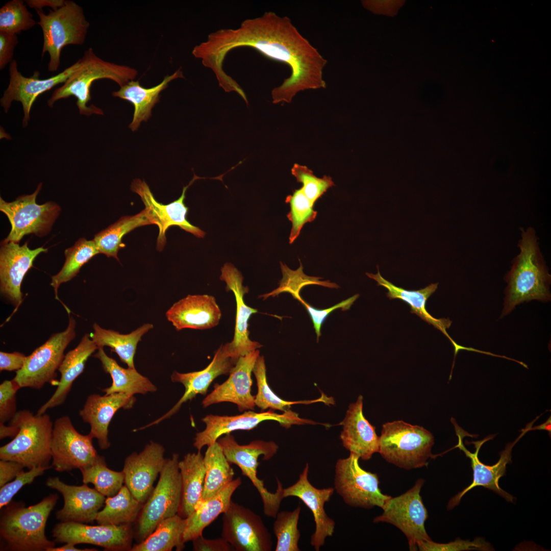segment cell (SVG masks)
I'll return each mask as SVG.
<instances>
[{
    "instance_id": "cell-1",
    "label": "cell",
    "mask_w": 551,
    "mask_h": 551,
    "mask_svg": "<svg viewBox=\"0 0 551 551\" xmlns=\"http://www.w3.org/2000/svg\"><path fill=\"white\" fill-rule=\"evenodd\" d=\"M240 46L253 47L290 68V76L272 90L273 104L290 103L300 91L326 88L323 73L327 60L289 18L272 12L246 19L236 29H220L211 33L205 41L194 47L192 53L216 78H222L226 75L222 69L225 56Z\"/></svg>"
},
{
    "instance_id": "cell-2",
    "label": "cell",
    "mask_w": 551,
    "mask_h": 551,
    "mask_svg": "<svg viewBox=\"0 0 551 551\" xmlns=\"http://www.w3.org/2000/svg\"><path fill=\"white\" fill-rule=\"evenodd\" d=\"M539 244L534 228H521L518 243L519 252L512 261L511 268L504 278L507 286L500 318L523 303L550 300L551 275Z\"/></svg>"
},
{
    "instance_id": "cell-3",
    "label": "cell",
    "mask_w": 551,
    "mask_h": 551,
    "mask_svg": "<svg viewBox=\"0 0 551 551\" xmlns=\"http://www.w3.org/2000/svg\"><path fill=\"white\" fill-rule=\"evenodd\" d=\"M58 495L50 494L39 503L25 507L10 504L2 513L0 536L7 550H46L55 546L47 539L45 528L47 518L55 506Z\"/></svg>"
},
{
    "instance_id": "cell-4",
    "label": "cell",
    "mask_w": 551,
    "mask_h": 551,
    "mask_svg": "<svg viewBox=\"0 0 551 551\" xmlns=\"http://www.w3.org/2000/svg\"><path fill=\"white\" fill-rule=\"evenodd\" d=\"M80 65L63 84L56 89L47 100L48 106L53 108L58 101L71 96H75L76 105L82 115H103V110L94 105L88 106L91 99L90 90L92 83L97 80L109 79L120 87L134 80L138 71L131 67L105 61L97 56L92 48L86 50Z\"/></svg>"
},
{
    "instance_id": "cell-5",
    "label": "cell",
    "mask_w": 551,
    "mask_h": 551,
    "mask_svg": "<svg viewBox=\"0 0 551 551\" xmlns=\"http://www.w3.org/2000/svg\"><path fill=\"white\" fill-rule=\"evenodd\" d=\"M18 432L13 439L0 447L1 460L18 462L30 469L51 467V443L54 424L44 413L35 415L29 410L16 412L10 421Z\"/></svg>"
},
{
    "instance_id": "cell-6",
    "label": "cell",
    "mask_w": 551,
    "mask_h": 551,
    "mask_svg": "<svg viewBox=\"0 0 551 551\" xmlns=\"http://www.w3.org/2000/svg\"><path fill=\"white\" fill-rule=\"evenodd\" d=\"M434 444L432 434L423 427L397 420L383 425L379 453L388 463L410 470L427 466L434 457Z\"/></svg>"
},
{
    "instance_id": "cell-7",
    "label": "cell",
    "mask_w": 551,
    "mask_h": 551,
    "mask_svg": "<svg viewBox=\"0 0 551 551\" xmlns=\"http://www.w3.org/2000/svg\"><path fill=\"white\" fill-rule=\"evenodd\" d=\"M37 22L43 33L42 56L48 53L49 61L48 71L58 70L60 65L61 52L67 45L84 44L89 27L83 8L72 1H66L63 6L49 10L48 14L36 10Z\"/></svg>"
},
{
    "instance_id": "cell-8",
    "label": "cell",
    "mask_w": 551,
    "mask_h": 551,
    "mask_svg": "<svg viewBox=\"0 0 551 551\" xmlns=\"http://www.w3.org/2000/svg\"><path fill=\"white\" fill-rule=\"evenodd\" d=\"M217 442L222 447L223 453L231 464H235L241 469L242 474L247 477L259 493L263 503V511L268 517L275 518L279 512L283 497L282 484L277 478V489L274 493L267 490L263 480L257 477L259 456L263 460L270 459L277 453L278 445L273 441L254 440L246 445H240L234 437L230 434L220 437Z\"/></svg>"
},
{
    "instance_id": "cell-9",
    "label": "cell",
    "mask_w": 551,
    "mask_h": 551,
    "mask_svg": "<svg viewBox=\"0 0 551 551\" xmlns=\"http://www.w3.org/2000/svg\"><path fill=\"white\" fill-rule=\"evenodd\" d=\"M179 455L166 460L158 482L142 507L138 519L137 538L142 541L163 520L178 514L182 497Z\"/></svg>"
},
{
    "instance_id": "cell-10",
    "label": "cell",
    "mask_w": 551,
    "mask_h": 551,
    "mask_svg": "<svg viewBox=\"0 0 551 551\" xmlns=\"http://www.w3.org/2000/svg\"><path fill=\"white\" fill-rule=\"evenodd\" d=\"M76 325L74 319L69 316L68 324L64 331L52 335L27 356L23 366L16 371L13 379L21 388L40 389L46 383L55 382L56 371L65 356L64 351L76 337Z\"/></svg>"
},
{
    "instance_id": "cell-11",
    "label": "cell",
    "mask_w": 551,
    "mask_h": 551,
    "mask_svg": "<svg viewBox=\"0 0 551 551\" xmlns=\"http://www.w3.org/2000/svg\"><path fill=\"white\" fill-rule=\"evenodd\" d=\"M359 459L356 455L350 453L347 458L337 460L334 490L349 506L382 509L391 496L382 493L377 474L363 469L359 465Z\"/></svg>"
},
{
    "instance_id": "cell-12",
    "label": "cell",
    "mask_w": 551,
    "mask_h": 551,
    "mask_svg": "<svg viewBox=\"0 0 551 551\" xmlns=\"http://www.w3.org/2000/svg\"><path fill=\"white\" fill-rule=\"evenodd\" d=\"M41 187V183L32 194L20 195L12 202L0 198V210L6 215L11 226L9 234L3 241L19 243L26 235L42 237L50 232L61 208L53 202L36 203Z\"/></svg>"
},
{
    "instance_id": "cell-13",
    "label": "cell",
    "mask_w": 551,
    "mask_h": 551,
    "mask_svg": "<svg viewBox=\"0 0 551 551\" xmlns=\"http://www.w3.org/2000/svg\"><path fill=\"white\" fill-rule=\"evenodd\" d=\"M424 483V480L419 479L405 493L391 496L382 508L383 513L373 520L374 523L387 522L399 529L407 537L410 550H416L418 543L431 539L424 527L428 513L420 494Z\"/></svg>"
},
{
    "instance_id": "cell-14",
    "label": "cell",
    "mask_w": 551,
    "mask_h": 551,
    "mask_svg": "<svg viewBox=\"0 0 551 551\" xmlns=\"http://www.w3.org/2000/svg\"><path fill=\"white\" fill-rule=\"evenodd\" d=\"M265 420L277 421L286 429L294 424H318L313 420L300 418L297 413L290 410L282 414H278L270 409L260 413L248 411L235 416L210 414L202 419L206 428L196 434L193 445L198 451H201L204 446H208L214 443L222 435L236 430H252Z\"/></svg>"
},
{
    "instance_id": "cell-15",
    "label": "cell",
    "mask_w": 551,
    "mask_h": 551,
    "mask_svg": "<svg viewBox=\"0 0 551 551\" xmlns=\"http://www.w3.org/2000/svg\"><path fill=\"white\" fill-rule=\"evenodd\" d=\"M93 438L79 433L70 418H57L53 425L51 451L52 466L59 472L81 469L92 464L98 455L92 443Z\"/></svg>"
},
{
    "instance_id": "cell-16",
    "label": "cell",
    "mask_w": 551,
    "mask_h": 551,
    "mask_svg": "<svg viewBox=\"0 0 551 551\" xmlns=\"http://www.w3.org/2000/svg\"><path fill=\"white\" fill-rule=\"evenodd\" d=\"M221 537L236 551H270L271 536L262 518L231 501L223 513Z\"/></svg>"
},
{
    "instance_id": "cell-17",
    "label": "cell",
    "mask_w": 551,
    "mask_h": 551,
    "mask_svg": "<svg viewBox=\"0 0 551 551\" xmlns=\"http://www.w3.org/2000/svg\"><path fill=\"white\" fill-rule=\"evenodd\" d=\"M534 421L528 425L525 429L522 430L521 434L513 442L508 443L504 450L500 453V458L498 462L494 465L490 466L482 463L479 459L478 454L482 445L486 441L492 439L495 435H490L483 440L473 441L475 451L474 453L470 452L464 446L463 443V438L464 436H470L467 433L464 434V431L459 428L456 423H454L457 435L458 437L459 442L456 447H459L471 460V466L473 470V481L472 483L463 490L459 492L453 497L449 502L447 508L452 509L458 505L462 497L465 493L477 486H482L485 488L492 490L498 495L504 498L507 501L512 503L514 497L502 489L499 486V480L506 472V465L512 462L511 453L512 448L520 438L528 431H531V425Z\"/></svg>"
},
{
    "instance_id": "cell-18",
    "label": "cell",
    "mask_w": 551,
    "mask_h": 551,
    "mask_svg": "<svg viewBox=\"0 0 551 551\" xmlns=\"http://www.w3.org/2000/svg\"><path fill=\"white\" fill-rule=\"evenodd\" d=\"M80 65L79 59L59 73L49 78L41 79L37 71H34L31 77L22 75L18 69L16 61L13 60L9 64V83L0 99L1 106L7 113L13 101L20 102L23 111L22 125L27 126L30 119L32 106L37 97L57 85L63 84Z\"/></svg>"
},
{
    "instance_id": "cell-19",
    "label": "cell",
    "mask_w": 551,
    "mask_h": 551,
    "mask_svg": "<svg viewBox=\"0 0 551 551\" xmlns=\"http://www.w3.org/2000/svg\"><path fill=\"white\" fill-rule=\"evenodd\" d=\"M53 536L61 543L90 544L107 550H130L133 532L131 524L89 525L71 521L56 524Z\"/></svg>"
},
{
    "instance_id": "cell-20",
    "label": "cell",
    "mask_w": 551,
    "mask_h": 551,
    "mask_svg": "<svg viewBox=\"0 0 551 551\" xmlns=\"http://www.w3.org/2000/svg\"><path fill=\"white\" fill-rule=\"evenodd\" d=\"M199 177L194 174L189 184L184 187L181 196L166 205L159 203L155 198L147 184L140 179H135L131 185V190L138 194L159 228L157 249H163L166 241L165 233L169 227L177 226L195 236L204 237L205 233L199 228L191 224L187 219L188 208L185 205V192L188 188Z\"/></svg>"
},
{
    "instance_id": "cell-21",
    "label": "cell",
    "mask_w": 551,
    "mask_h": 551,
    "mask_svg": "<svg viewBox=\"0 0 551 551\" xmlns=\"http://www.w3.org/2000/svg\"><path fill=\"white\" fill-rule=\"evenodd\" d=\"M237 360L228 342L220 345L215 352L212 361L203 370L187 373L173 371L171 376V381L181 383L184 386L185 390L183 395L166 414L142 428L156 424L169 418L179 411L183 404L192 400L196 395L206 394L213 380L220 375L229 374Z\"/></svg>"
},
{
    "instance_id": "cell-22",
    "label": "cell",
    "mask_w": 551,
    "mask_h": 551,
    "mask_svg": "<svg viewBox=\"0 0 551 551\" xmlns=\"http://www.w3.org/2000/svg\"><path fill=\"white\" fill-rule=\"evenodd\" d=\"M260 356L256 349L240 357L231 370L229 378L223 383L215 384L214 389L203 400L204 408L214 404L230 402L236 404L240 412L255 408V396L251 394L252 373Z\"/></svg>"
},
{
    "instance_id": "cell-23",
    "label": "cell",
    "mask_w": 551,
    "mask_h": 551,
    "mask_svg": "<svg viewBox=\"0 0 551 551\" xmlns=\"http://www.w3.org/2000/svg\"><path fill=\"white\" fill-rule=\"evenodd\" d=\"M164 451L162 445L151 441L141 452L133 453L125 459L122 470L125 485L142 504L149 496L164 465Z\"/></svg>"
},
{
    "instance_id": "cell-24",
    "label": "cell",
    "mask_w": 551,
    "mask_h": 551,
    "mask_svg": "<svg viewBox=\"0 0 551 551\" xmlns=\"http://www.w3.org/2000/svg\"><path fill=\"white\" fill-rule=\"evenodd\" d=\"M28 242L20 246L13 241H2L0 249V289L1 293L17 308L22 301L21 284L24 275L32 266L36 257L47 249H31Z\"/></svg>"
},
{
    "instance_id": "cell-25",
    "label": "cell",
    "mask_w": 551,
    "mask_h": 551,
    "mask_svg": "<svg viewBox=\"0 0 551 551\" xmlns=\"http://www.w3.org/2000/svg\"><path fill=\"white\" fill-rule=\"evenodd\" d=\"M309 468L307 463L296 482L283 489V497H298L312 512L315 529L310 543L316 551H319L325 539L334 532L335 522L327 514L324 506L330 501L335 490L333 487L319 489L313 486L308 480Z\"/></svg>"
},
{
    "instance_id": "cell-26",
    "label": "cell",
    "mask_w": 551,
    "mask_h": 551,
    "mask_svg": "<svg viewBox=\"0 0 551 551\" xmlns=\"http://www.w3.org/2000/svg\"><path fill=\"white\" fill-rule=\"evenodd\" d=\"M46 485L60 492L63 497V507L56 513L57 518L62 522H91L95 520L105 504V496L86 484L69 485L59 478L53 477L47 479Z\"/></svg>"
},
{
    "instance_id": "cell-27",
    "label": "cell",
    "mask_w": 551,
    "mask_h": 551,
    "mask_svg": "<svg viewBox=\"0 0 551 551\" xmlns=\"http://www.w3.org/2000/svg\"><path fill=\"white\" fill-rule=\"evenodd\" d=\"M221 273L220 279L225 282L227 290L232 291L235 297V331L233 339L229 343L235 357L238 359L262 346L249 337L248 321L258 310L247 306L244 302V296L248 292V288L243 285V278L241 272L233 264L226 263L221 268Z\"/></svg>"
},
{
    "instance_id": "cell-28",
    "label": "cell",
    "mask_w": 551,
    "mask_h": 551,
    "mask_svg": "<svg viewBox=\"0 0 551 551\" xmlns=\"http://www.w3.org/2000/svg\"><path fill=\"white\" fill-rule=\"evenodd\" d=\"M136 402L134 395L117 393L88 396L79 415L83 421L90 425V435L96 438L99 447L106 449L110 446L108 428L115 413L120 409H130Z\"/></svg>"
},
{
    "instance_id": "cell-29",
    "label": "cell",
    "mask_w": 551,
    "mask_h": 551,
    "mask_svg": "<svg viewBox=\"0 0 551 551\" xmlns=\"http://www.w3.org/2000/svg\"><path fill=\"white\" fill-rule=\"evenodd\" d=\"M167 320L176 330L209 329L217 326L221 312L215 297L208 294H189L166 312Z\"/></svg>"
},
{
    "instance_id": "cell-30",
    "label": "cell",
    "mask_w": 551,
    "mask_h": 551,
    "mask_svg": "<svg viewBox=\"0 0 551 551\" xmlns=\"http://www.w3.org/2000/svg\"><path fill=\"white\" fill-rule=\"evenodd\" d=\"M342 431L340 435L343 446L350 453L363 460L370 459L379 450V437L375 428L365 418L363 413V397L359 395L351 404L345 417L340 423Z\"/></svg>"
},
{
    "instance_id": "cell-31",
    "label": "cell",
    "mask_w": 551,
    "mask_h": 551,
    "mask_svg": "<svg viewBox=\"0 0 551 551\" xmlns=\"http://www.w3.org/2000/svg\"><path fill=\"white\" fill-rule=\"evenodd\" d=\"M366 274L369 278L377 282L378 286H383L388 290L387 296L389 299H399L405 302L411 307V313L416 314L422 320L432 324L445 335L454 346L455 357L460 350H470V347H466L457 344L447 333L446 329L449 328L452 321L446 318H435L431 316L426 310L427 300L435 292L438 283L431 284L418 290L410 291L397 287L384 279L381 276L378 266L377 274L370 273Z\"/></svg>"
},
{
    "instance_id": "cell-32",
    "label": "cell",
    "mask_w": 551,
    "mask_h": 551,
    "mask_svg": "<svg viewBox=\"0 0 551 551\" xmlns=\"http://www.w3.org/2000/svg\"><path fill=\"white\" fill-rule=\"evenodd\" d=\"M98 348L90 334H85L79 344L65 355L58 368L61 378L57 388L36 414H43L48 409L59 406L65 402L73 382L83 372L87 359Z\"/></svg>"
},
{
    "instance_id": "cell-33",
    "label": "cell",
    "mask_w": 551,
    "mask_h": 551,
    "mask_svg": "<svg viewBox=\"0 0 551 551\" xmlns=\"http://www.w3.org/2000/svg\"><path fill=\"white\" fill-rule=\"evenodd\" d=\"M182 70L178 69L171 75L166 76L159 84L151 87L142 86L138 81L131 80L112 92V95L131 103L134 106L133 118L129 128L135 131L142 121L151 116L152 109L159 101V95L173 80L183 78Z\"/></svg>"
},
{
    "instance_id": "cell-34",
    "label": "cell",
    "mask_w": 551,
    "mask_h": 551,
    "mask_svg": "<svg viewBox=\"0 0 551 551\" xmlns=\"http://www.w3.org/2000/svg\"><path fill=\"white\" fill-rule=\"evenodd\" d=\"M241 484V478L238 477L213 497L197 506L186 518V528L183 536L184 543L202 535L204 530L227 510L232 495Z\"/></svg>"
},
{
    "instance_id": "cell-35",
    "label": "cell",
    "mask_w": 551,
    "mask_h": 551,
    "mask_svg": "<svg viewBox=\"0 0 551 551\" xmlns=\"http://www.w3.org/2000/svg\"><path fill=\"white\" fill-rule=\"evenodd\" d=\"M181 482L182 497L179 511L180 516L186 518L195 510L204 489L205 468L204 456L201 451L188 453L179 462Z\"/></svg>"
},
{
    "instance_id": "cell-36",
    "label": "cell",
    "mask_w": 551,
    "mask_h": 551,
    "mask_svg": "<svg viewBox=\"0 0 551 551\" xmlns=\"http://www.w3.org/2000/svg\"><path fill=\"white\" fill-rule=\"evenodd\" d=\"M94 356L101 361L104 371L110 374L112 380L111 385L103 390L105 394L121 393L134 395L157 390L156 387L147 378L141 375L135 368L120 366L106 354L103 347H98Z\"/></svg>"
},
{
    "instance_id": "cell-37",
    "label": "cell",
    "mask_w": 551,
    "mask_h": 551,
    "mask_svg": "<svg viewBox=\"0 0 551 551\" xmlns=\"http://www.w3.org/2000/svg\"><path fill=\"white\" fill-rule=\"evenodd\" d=\"M204 463L205 483L198 505L223 489L234 480L235 474L217 441L208 446L204 456Z\"/></svg>"
},
{
    "instance_id": "cell-38",
    "label": "cell",
    "mask_w": 551,
    "mask_h": 551,
    "mask_svg": "<svg viewBox=\"0 0 551 551\" xmlns=\"http://www.w3.org/2000/svg\"><path fill=\"white\" fill-rule=\"evenodd\" d=\"M153 327L152 324L146 323L130 334H121L113 330L103 329L94 323V332L90 336L98 347H110L128 367L135 368L134 359L138 343Z\"/></svg>"
},
{
    "instance_id": "cell-39",
    "label": "cell",
    "mask_w": 551,
    "mask_h": 551,
    "mask_svg": "<svg viewBox=\"0 0 551 551\" xmlns=\"http://www.w3.org/2000/svg\"><path fill=\"white\" fill-rule=\"evenodd\" d=\"M155 224L148 210L145 208L137 214L123 216L115 223L97 233L93 239L99 253L119 260L118 251L124 246L123 237L136 228Z\"/></svg>"
},
{
    "instance_id": "cell-40",
    "label": "cell",
    "mask_w": 551,
    "mask_h": 551,
    "mask_svg": "<svg viewBox=\"0 0 551 551\" xmlns=\"http://www.w3.org/2000/svg\"><path fill=\"white\" fill-rule=\"evenodd\" d=\"M186 525V518L176 514L160 522L155 530L145 539L131 548L132 551H170L184 548L183 536Z\"/></svg>"
},
{
    "instance_id": "cell-41",
    "label": "cell",
    "mask_w": 551,
    "mask_h": 551,
    "mask_svg": "<svg viewBox=\"0 0 551 551\" xmlns=\"http://www.w3.org/2000/svg\"><path fill=\"white\" fill-rule=\"evenodd\" d=\"M142 504L126 485L122 486L116 495L106 498L95 520L101 525L131 524L139 516Z\"/></svg>"
},
{
    "instance_id": "cell-42",
    "label": "cell",
    "mask_w": 551,
    "mask_h": 551,
    "mask_svg": "<svg viewBox=\"0 0 551 551\" xmlns=\"http://www.w3.org/2000/svg\"><path fill=\"white\" fill-rule=\"evenodd\" d=\"M257 382L258 391L255 396V404L262 411L269 409L279 410L283 412L290 410L291 405L296 404L309 405L315 403L322 402L327 405H334V400L323 393L321 396L315 399L299 401H287L282 399L276 395L267 383L266 369L263 356H259L253 368Z\"/></svg>"
},
{
    "instance_id": "cell-43",
    "label": "cell",
    "mask_w": 551,
    "mask_h": 551,
    "mask_svg": "<svg viewBox=\"0 0 551 551\" xmlns=\"http://www.w3.org/2000/svg\"><path fill=\"white\" fill-rule=\"evenodd\" d=\"M65 261L61 270L52 277L51 285L54 288L56 298L60 285L68 282L79 272L81 267L93 256L99 253L93 240L79 239L72 247L65 251Z\"/></svg>"
},
{
    "instance_id": "cell-44",
    "label": "cell",
    "mask_w": 551,
    "mask_h": 551,
    "mask_svg": "<svg viewBox=\"0 0 551 551\" xmlns=\"http://www.w3.org/2000/svg\"><path fill=\"white\" fill-rule=\"evenodd\" d=\"M80 470L83 482L92 484L94 488L105 496H114L123 486L124 477L122 471L109 469L105 458L99 455L92 464Z\"/></svg>"
},
{
    "instance_id": "cell-45",
    "label": "cell",
    "mask_w": 551,
    "mask_h": 551,
    "mask_svg": "<svg viewBox=\"0 0 551 551\" xmlns=\"http://www.w3.org/2000/svg\"><path fill=\"white\" fill-rule=\"evenodd\" d=\"M299 260V267L296 270L290 269L286 264L280 262L283 278L279 283V286L269 293L262 294L259 297L264 300L269 296L274 297L282 292L290 293L293 297L300 302L303 299L299 295L302 288L309 285H318L331 288H338L339 286L334 283L319 281V277H310L303 272V267Z\"/></svg>"
},
{
    "instance_id": "cell-46",
    "label": "cell",
    "mask_w": 551,
    "mask_h": 551,
    "mask_svg": "<svg viewBox=\"0 0 551 551\" xmlns=\"http://www.w3.org/2000/svg\"><path fill=\"white\" fill-rule=\"evenodd\" d=\"M301 508L298 506L293 511L278 512L273 525L277 538L276 551H299L298 541L300 533L298 522Z\"/></svg>"
},
{
    "instance_id": "cell-47",
    "label": "cell",
    "mask_w": 551,
    "mask_h": 551,
    "mask_svg": "<svg viewBox=\"0 0 551 551\" xmlns=\"http://www.w3.org/2000/svg\"><path fill=\"white\" fill-rule=\"evenodd\" d=\"M37 23L24 1H9L0 9V31L17 35L32 29Z\"/></svg>"
},
{
    "instance_id": "cell-48",
    "label": "cell",
    "mask_w": 551,
    "mask_h": 551,
    "mask_svg": "<svg viewBox=\"0 0 551 551\" xmlns=\"http://www.w3.org/2000/svg\"><path fill=\"white\" fill-rule=\"evenodd\" d=\"M285 202L290 207L287 216L292 222L289 236V243L292 244L299 236L304 225L313 221L317 212L314 210V205L306 196L302 188L295 190L292 195H288Z\"/></svg>"
},
{
    "instance_id": "cell-49",
    "label": "cell",
    "mask_w": 551,
    "mask_h": 551,
    "mask_svg": "<svg viewBox=\"0 0 551 551\" xmlns=\"http://www.w3.org/2000/svg\"><path fill=\"white\" fill-rule=\"evenodd\" d=\"M291 173L297 182L302 184L304 193L314 205L328 189L335 185L330 176L318 178L307 166L297 163L293 165Z\"/></svg>"
},
{
    "instance_id": "cell-50",
    "label": "cell",
    "mask_w": 551,
    "mask_h": 551,
    "mask_svg": "<svg viewBox=\"0 0 551 551\" xmlns=\"http://www.w3.org/2000/svg\"><path fill=\"white\" fill-rule=\"evenodd\" d=\"M417 548L421 551H462V550H492L491 545L483 538L477 537L474 540H463L458 538L454 541L446 543L434 542L431 539L420 542Z\"/></svg>"
},
{
    "instance_id": "cell-51",
    "label": "cell",
    "mask_w": 551,
    "mask_h": 551,
    "mask_svg": "<svg viewBox=\"0 0 551 551\" xmlns=\"http://www.w3.org/2000/svg\"><path fill=\"white\" fill-rule=\"evenodd\" d=\"M49 467H34L28 471H24L19 474L14 480L1 487L0 508L7 506L12 497L25 485L31 484L34 479L42 475Z\"/></svg>"
},
{
    "instance_id": "cell-52",
    "label": "cell",
    "mask_w": 551,
    "mask_h": 551,
    "mask_svg": "<svg viewBox=\"0 0 551 551\" xmlns=\"http://www.w3.org/2000/svg\"><path fill=\"white\" fill-rule=\"evenodd\" d=\"M21 388L13 380H5L0 385V423L11 420L16 413L17 391Z\"/></svg>"
},
{
    "instance_id": "cell-53",
    "label": "cell",
    "mask_w": 551,
    "mask_h": 551,
    "mask_svg": "<svg viewBox=\"0 0 551 551\" xmlns=\"http://www.w3.org/2000/svg\"><path fill=\"white\" fill-rule=\"evenodd\" d=\"M359 296V294H355L331 308L321 310L316 309L307 303L303 299L302 300L300 303L304 305L312 319L314 329L317 335V342L321 335V327L328 315L333 311L339 308H341L342 311L348 310Z\"/></svg>"
},
{
    "instance_id": "cell-54",
    "label": "cell",
    "mask_w": 551,
    "mask_h": 551,
    "mask_svg": "<svg viewBox=\"0 0 551 551\" xmlns=\"http://www.w3.org/2000/svg\"><path fill=\"white\" fill-rule=\"evenodd\" d=\"M17 34L0 31V69L13 61L14 51L18 44Z\"/></svg>"
},
{
    "instance_id": "cell-55",
    "label": "cell",
    "mask_w": 551,
    "mask_h": 551,
    "mask_svg": "<svg viewBox=\"0 0 551 551\" xmlns=\"http://www.w3.org/2000/svg\"><path fill=\"white\" fill-rule=\"evenodd\" d=\"M193 549L195 551H231L233 548L231 544L222 537L214 539L199 536L192 541Z\"/></svg>"
},
{
    "instance_id": "cell-56",
    "label": "cell",
    "mask_w": 551,
    "mask_h": 551,
    "mask_svg": "<svg viewBox=\"0 0 551 551\" xmlns=\"http://www.w3.org/2000/svg\"><path fill=\"white\" fill-rule=\"evenodd\" d=\"M366 9L375 14H384L390 16L395 15L397 10L404 3L401 1H362Z\"/></svg>"
},
{
    "instance_id": "cell-57",
    "label": "cell",
    "mask_w": 551,
    "mask_h": 551,
    "mask_svg": "<svg viewBox=\"0 0 551 551\" xmlns=\"http://www.w3.org/2000/svg\"><path fill=\"white\" fill-rule=\"evenodd\" d=\"M27 356L17 352L13 353L0 352L1 371L20 370L24 365Z\"/></svg>"
},
{
    "instance_id": "cell-58",
    "label": "cell",
    "mask_w": 551,
    "mask_h": 551,
    "mask_svg": "<svg viewBox=\"0 0 551 551\" xmlns=\"http://www.w3.org/2000/svg\"><path fill=\"white\" fill-rule=\"evenodd\" d=\"M24 466L21 464L5 460L0 461V487L15 479L23 471Z\"/></svg>"
},
{
    "instance_id": "cell-59",
    "label": "cell",
    "mask_w": 551,
    "mask_h": 551,
    "mask_svg": "<svg viewBox=\"0 0 551 551\" xmlns=\"http://www.w3.org/2000/svg\"><path fill=\"white\" fill-rule=\"evenodd\" d=\"M65 0H27L26 4L30 8L36 10H42V8L49 7L53 10H56L64 5Z\"/></svg>"
},
{
    "instance_id": "cell-60",
    "label": "cell",
    "mask_w": 551,
    "mask_h": 551,
    "mask_svg": "<svg viewBox=\"0 0 551 551\" xmlns=\"http://www.w3.org/2000/svg\"><path fill=\"white\" fill-rule=\"evenodd\" d=\"M18 432V428L16 425L9 423L6 426L4 423H0V439L6 437H14Z\"/></svg>"
},
{
    "instance_id": "cell-61",
    "label": "cell",
    "mask_w": 551,
    "mask_h": 551,
    "mask_svg": "<svg viewBox=\"0 0 551 551\" xmlns=\"http://www.w3.org/2000/svg\"><path fill=\"white\" fill-rule=\"evenodd\" d=\"M74 545H75L73 544L70 543H67L65 545H63V546H60V547H55V546H54V547H49L46 550V551H86H86H89V550L91 551V550H95V549H89V548L80 549V548H78L74 546Z\"/></svg>"
},
{
    "instance_id": "cell-62",
    "label": "cell",
    "mask_w": 551,
    "mask_h": 551,
    "mask_svg": "<svg viewBox=\"0 0 551 551\" xmlns=\"http://www.w3.org/2000/svg\"><path fill=\"white\" fill-rule=\"evenodd\" d=\"M545 430V431H548L549 433V434H550V432H551V420H550V417L544 423L541 424V425H538L537 427H534V428H531V430Z\"/></svg>"
}]
</instances>
